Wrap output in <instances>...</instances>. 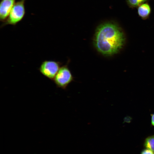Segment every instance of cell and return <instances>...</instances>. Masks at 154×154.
<instances>
[{"label": "cell", "mask_w": 154, "mask_h": 154, "mask_svg": "<svg viewBox=\"0 0 154 154\" xmlns=\"http://www.w3.org/2000/svg\"><path fill=\"white\" fill-rule=\"evenodd\" d=\"M125 42L123 32L116 23L108 22L97 27L93 40L94 46L98 51L106 56L117 53Z\"/></svg>", "instance_id": "1"}, {"label": "cell", "mask_w": 154, "mask_h": 154, "mask_svg": "<svg viewBox=\"0 0 154 154\" xmlns=\"http://www.w3.org/2000/svg\"><path fill=\"white\" fill-rule=\"evenodd\" d=\"M61 63L53 60H45L40 64L39 70L43 76L51 80H54L61 67Z\"/></svg>", "instance_id": "3"}, {"label": "cell", "mask_w": 154, "mask_h": 154, "mask_svg": "<svg viewBox=\"0 0 154 154\" xmlns=\"http://www.w3.org/2000/svg\"><path fill=\"white\" fill-rule=\"evenodd\" d=\"M73 80L70 70L65 65L60 67L53 80L57 87L65 89Z\"/></svg>", "instance_id": "4"}, {"label": "cell", "mask_w": 154, "mask_h": 154, "mask_svg": "<svg viewBox=\"0 0 154 154\" xmlns=\"http://www.w3.org/2000/svg\"><path fill=\"white\" fill-rule=\"evenodd\" d=\"M151 12V7L147 2L141 4L137 7V14L143 20H146L149 18Z\"/></svg>", "instance_id": "6"}, {"label": "cell", "mask_w": 154, "mask_h": 154, "mask_svg": "<svg viewBox=\"0 0 154 154\" xmlns=\"http://www.w3.org/2000/svg\"><path fill=\"white\" fill-rule=\"evenodd\" d=\"M150 0H126L128 7L132 9L137 7L141 4Z\"/></svg>", "instance_id": "8"}, {"label": "cell", "mask_w": 154, "mask_h": 154, "mask_svg": "<svg viewBox=\"0 0 154 154\" xmlns=\"http://www.w3.org/2000/svg\"><path fill=\"white\" fill-rule=\"evenodd\" d=\"M151 123L154 126V113L151 115Z\"/></svg>", "instance_id": "10"}, {"label": "cell", "mask_w": 154, "mask_h": 154, "mask_svg": "<svg viewBox=\"0 0 154 154\" xmlns=\"http://www.w3.org/2000/svg\"><path fill=\"white\" fill-rule=\"evenodd\" d=\"M145 148L149 149L154 152V135L148 136L146 138L144 143Z\"/></svg>", "instance_id": "7"}, {"label": "cell", "mask_w": 154, "mask_h": 154, "mask_svg": "<svg viewBox=\"0 0 154 154\" xmlns=\"http://www.w3.org/2000/svg\"><path fill=\"white\" fill-rule=\"evenodd\" d=\"M140 154H154V152L149 149L145 148L141 151Z\"/></svg>", "instance_id": "9"}, {"label": "cell", "mask_w": 154, "mask_h": 154, "mask_svg": "<svg viewBox=\"0 0 154 154\" xmlns=\"http://www.w3.org/2000/svg\"><path fill=\"white\" fill-rule=\"evenodd\" d=\"M26 0H20L15 3L6 20L1 27L8 25H15L24 17L25 11V3Z\"/></svg>", "instance_id": "2"}, {"label": "cell", "mask_w": 154, "mask_h": 154, "mask_svg": "<svg viewBox=\"0 0 154 154\" xmlns=\"http://www.w3.org/2000/svg\"><path fill=\"white\" fill-rule=\"evenodd\" d=\"M15 0H2L0 4V20L4 22L8 17Z\"/></svg>", "instance_id": "5"}]
</instances>
